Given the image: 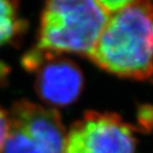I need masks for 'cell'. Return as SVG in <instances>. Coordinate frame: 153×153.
<instances>
[{
    "label": "cell",
    "instance_id": "obj_1",
    "mask_svg": "<svg viewBox=\"0 0 153 153\" xmlns=\"http://www.w3.org/2000/svg\"><path fill=\"white\" fill-rule=\"evenodd\" d=\"M88 57L102 69L146 79L153 72V3L128 1L108 15Z\"/></svg>",
    "mask_w": 153,
    "mask_h": 153
},
{
    "label": "cell",
    "instance_id": "obj_3",
    "mask_svg": "<svg viewBox=\"0 0 153 153\" xmlns=\"http://www.w3.org/2000/svg\"><path fill=\"white\" fill-rule=\"evenodd\" d=\"M7 115L9 130L2 153H64L66 134L55 110L20 100Z\"/></svg>",
    "mask_w": 153,
    "mask_h": 153
},
{
    "label": "cell",
    "instance_id": "obj_2",
    "mask_svg": "<svg viewBox=\"0 0 153 153\" xmlns=\"http://www.w3.org/2000/svg\"><path fill=\"white\" fill-rule=\"evenodd\" d=\"M108 15L101 1H49L42 14L36 48L53 54L68 52L88 56Z\"/></svg>",
    "mask_w": 153,
    "mask_h": 153
},
{
    "label": "cell",
    "instance_id": "obj_8",
    "mask_svg": "<svg viewBox=\"0 0 153 153\" xmlns=\"http://www.w3.org/2000/svg\"><path fill=\"white\" fill-rule=\"evenodd\" d=\"M7 72H9V67H7L4 63L0 62V82L7 76Z\"/></svg>",
    "mask_w": 153,
    "mask_h": 153
},
{
    "label": "cell",
    "instance_id": "obj_6",
    "mask_svg": "<svg viewBox=\"0 0 153 153\" xmlns=\"http://www.w3.org/2000/svg\"><path fill=\"white\" fill-rule=\"evenodd\" d=\"M25 27L18 17V4L15 1L0 0V46L12 41Z\"/></svg>",
    "mask_w": 153,
    "mask_h": 153
},
{
    "label": "cell",
    "instance_id": "obj_4",
    "mask_svg": "<svg viewBox=\"0 0 153 153\" xmlns=\"http://www.w3.org/2000/svg\"><path fill=\"white\" fill-rule=\"evenodd\" d=\"M132 128L119 116L87 112L65 137L64 153H134Z\"/></svg>",
    "mask_w": 153,
    "mask_h": 153
},
{
    "label": "cell",
    "instance_id": "obj_5",
    "mask_svg": "<svg viewBox=\"0 0 153 153\" xmlns=\"http://www.w3.org/2000/svg\"><path fill=\"white\" fill-rule=\"evenodd\" d=\"M35 72V91L48 104L55 106L71 104L83 88V74L80 68L76 63L60 54L44 52L43 61Z\"/></svg>",
    "mask_w": 153,
    "mask_h": 153
},
{
    "label": "cell",
    "instance_id": "obj_7",
    "mask_svg": "<svg viewBox=\"0 0 153 153\" xmlns=\"http://www.w3.org/2000/svg\"><path fill=\"white\" fill-rule=\"evenodd\" d=\"M7 130H9V115L2 108H0V151L2 150Z\"/></svg>",
    "mask_w": 153,
    "mask_h": 153
}]
</instances>
